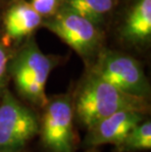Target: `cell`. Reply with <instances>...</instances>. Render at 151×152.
<instances>
[{"label":"cell","mask_w":151,"mask_h":152,"mask_svg":"<svg viewBox=\"0 0 151 152\" xmlns=\"http://www.w3.org/2000/svg\"><path fill=\"white\" fill-rule=\"evenodd\" d=\"M73 107L82 124L89 130L99 121L121 110L143 113L147 109V100L122 91L89 71L78 87Z\"/></svg>","instance_id":"1"},{"label":"cell","mask_w":151,"mask_h":152,"mask_svg":"<svg viewBox=\"0 0 151 152\" xmlns=\"http://www.w3.org/2000/svg\"><path fill=\"white\" fill-rule=\"evenodd\" d=\"M55 63L52 57L41 52L34 41L26 44L11 65V72L21 94L35 105L44 107L48 101L45 85Z\"/></svg>","instance_id":"2"},{"label":"cell","mask_w":151,"mask_h":152,"mask_svg":"<svg viewBox=\"0 0 151 152\" xmlns=\"http://www.w3.org/2000/svg\"><path fill=\"white\" fill-rule=\"evenodd\" d=\"M38 130L39 122L34 113L6 90L0 104V150L19 152Z\"/></svg>","instance_id":"3"},{"label":"cell","mask_w":151,"mask_h":152,"mask_svg":"<svg viewBox=\"0 0 151 152\" xmlns=\"http://www.w3.org/2000/svg\"><path fill=\"white\" fill-rule=\"evenodd\" d=\"M43 27L55 34L83 59L96 54L100 45L98 27L64 5L43 23Z\"/></svg>","instance_id":"4"},{"label":"cell","mask_w":151,"mask_h":152,"mask_svg":"<svg viewBox=\"0 0 151 152\" xmlns=\"http://www.w3.org/2000/svg\"><path fill=\"white\" fill-rule=\"evenodd\" d=\"M39 122L41 142L51 152H74V107L69 95L48 100Z\"/></svg>","instance_id":"5"},{"label":"cell","mask_w":151,"mask_h":152,"mask_svg":"<svg viewBox=\"0 0 151 152\" xmlns=\"http://www.w3.org/2000/svg\"><path fill=\"white\" fill-rule=\"evenodd\" d=\"M90 71L124 92L141 97L149 94L148 80L139 63L130 56L103 51Z\"/></svg>","instance_id":"6"},{"label":"cell","mask_w":151,"mask_h":152,"mask_svg":"<svg viewBox=\"0 0 151 152\" xmlns=\"http://www.w3.org/2000/svg\"><path fill=\"white\" fill-rule=\"evenodd\" d=\"M143 113L136 110H121L99 121L88 130L86 144L98 146L114 144L118 147L127 134L142 122Z\"/></svg>","instance_id":"7"},{"label":"cell","mask_w":151,"mask_h":152,"mask_svg":"<svg viewBox=\"0 0 151 152\" xmlns=\"http://www.w3.org/2000/svg\"><path fill=\"white\" fill-rule=\"evenodd\" d=\"M122 38L130 44H144L151 37V0H136L121 28Z\"/></svg>","instance_id":"8"},{"label":"cell","mask_w":151,"mask_h":152,"mask_svg":"<svg viewBox=\"0 0 151 152\" xmlns=\"http://www.w3.org/2000/svg\"><path fill=\"white\" fill-rule=\"evenodd\" d=\"M42 24V17L31 7L30 3L19 1L14 3L4 18V26L7 37L10 39H22Z\"/></svg>","instance_id":"9"},{"label":"cell","mask_w":151,"mask_h":152,"mask_svg":"<svg viewBox=\"0 0 151 152\" xmlns=\"http://www.w3.org/2000/svg\"><path fill=\"white\" fill-rule=\"evenodd\" d=\"M62 5L99 27L104 22L106 14L112 10L114 2L113 0H63Z\"/></svg>","instance_id":"10"},{"label":"cell","mask_w":151,"mask_h":152,"mask_svg":"<svg viewBox=\"0 0 151 152\" xmlns=\"http://www.w3.org/2000/svg\"><path fill=\"white\" fill-rule=\"evenodd\" d=\"M120 151L142 150L151 148V123H139L127 134L124 141L117 147Z\"/></svg>","instance_id":"11"},{"label":"cell","mask_w":151,"mask_h":152,"mask_svg":"<svg viewBox=\"0 0 151 152\" xmlns=\"http://www.w3.org/2000/svg\"><path fill=\"white\" fill-rule=\"evenodd\" d=\"M60 0H31L30 4L41 17H50L58 10Z\"/></svg>","instance_id":"12"},{"label":"cell","mask_w":151,"mask_h":152,"mask_svg":"<svg viewBox=\"0 0 151 152\" xmlns=\"http://www.w3.org/2000/svg\"><path fill=\"white\" fill-rule=\"evenodd\" d=\"M9 52L2 45H0V87L2 86L4 76L7 71V65L9 62Z\"/></svg>","instance_id":"13"},{"label":"cell","mask_w":151,"mask_h":152,"mask_svg":"<svg viewBox=\"0 0 151 152\" xmlns=\"http://www.w3.org/2000/svg\"><path fill=\"white\" fill-rule=\"evenodd\" d=\"M88 152H97V151H95V150H91V151H88Z\"/></svg>","instance_id":"14"},{"label":"cell","mask_w":151,"mask_h":152,"mask_svg":"<svg viewBox=\"0 0 151 152\" xmlns=\"http://www.w3.org/2000/svg\"><path fill=\"white\" fill-rule=\"evenodd\" d=\"M0 152H3V151H1V150H0Z\"/></svg>","instance_id":"15"}]
</instances>
